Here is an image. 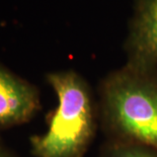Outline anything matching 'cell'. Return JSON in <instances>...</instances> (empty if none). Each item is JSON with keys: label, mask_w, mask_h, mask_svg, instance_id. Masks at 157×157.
Listing matches in <instances>:
<instances>
[{"label": "cell", "mask_w": 157, "mask_h": 157, "mask_svg": "<svg viewBox=\"0 0 157 157\" xmlns=\"http://www.w3.org/2000/svg\"><path fill=\"white\" fill-rule=\"evenodd\" d=\"M99 116L109 140L157 150V70L125 65L109 73L99 88Z\"/></svg>", "instance_id": "1"}, {"label": "cell", "mask_w": 157, "mask_h": 157, "mask_svg": "<svg viewBox=\"0 0 157 157\" xmlns=\"http://www.w3.org/2000/svg\"><path fill=\"white\" fill-rule=\"evenodd\" d=\"M58 105L48 116L45 134L31 138L36 157H83L95 136L98 111L86 80L73 70L46 75Z\"/></svg>", "instance_id": "2"}, {"label": "cell", "mask_w": 157, "mask_h": 157, "mask_svg": "<svg viewBox=\"0 0 157 157\" xmlns=\"http://www.w3.org/2000/svg\"><path fill=\"white\" fill-rule=\"evenodd\" d=\"M126 66L157 70V0H135V11L125 43Z\"/></svg>", "instance_id": "3"}, {"label": "cell", "mask_w": 157, "mask_h": 157, "mask_svg": "<svg viewBox=\"0 0 157 157\" xmlns=\"http://www.w3.org/2000/svg\"><path fill=\"white\" fill-rule=\"evenodd\" d=\"M40 109L39 89L0 64V130L29 122Z\"/></svg>", "instance_id": "4"}, {"label": "cell", "mask_w": 157, "mask_h": 157, "mask_svg": "<svg viewBox=\"0 0 157 157\" xmlns=\"http://www.w3.org/2000/svg\"><path fill=\"white\" fill-rule=\"evenodd\" d=\"M99 157H157V150L139 143L109 140Z\"/></svg>", "instance_id": "5"}, {"label": "cell", "mask_w": 157, "mask_h": 157, "mask_svg": "<svg viewBox=\"0 0 157 157\" xmlns=\"http://www.w3.org/2000/svg\"><path fill=\"white\" fill-rule=\"evenodd\" d=\"M0 157H18V156L11 149L7 148L2 142L0 144Z\"/></svg>", "instance_id": "6"}, {"label": "cell", "mask_w": 157, "mask_h": 157, "mask_svg": "<svg viewBox=\"0 0 157 157\" xmlns=\"http://www.w3.org/2000/svg\"><path fill=\"white\" fill-rule=\"evenodd\" d=\"M3 141H2V138H1V136H0V144H1Z\"/></svg>", "instance_id": "7"}]
</instances>
